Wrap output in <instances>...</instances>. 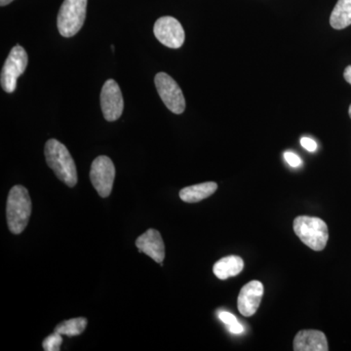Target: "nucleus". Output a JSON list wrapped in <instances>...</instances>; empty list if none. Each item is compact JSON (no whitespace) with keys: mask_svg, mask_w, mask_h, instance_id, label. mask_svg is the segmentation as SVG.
I'll return each mask as SVG.
<instances>
[{"mask_svg":"<svg viewBox=\"0 0 351 351\" xmlns=\"http://www.w3.org/2000/svg\"><path fill=\"white\" fill-rule=\"evenodd\" d=\"M244 262L239 256H228L215 263L213 272L221 280H226L230 277L239 276L243 270Z\"/></svg>","mask_w":351,"mask_h":351,"instance_id":"13","label":"nucleus"},{"mask_svg":"<svg viewBox=\"0 0 351 351\" xmlns=\"http://www.w3.org/2000/svg\"><path fill=\"white\" fill-rule=\"evenodd\" d=\"M115 178V167L112 159L106 156L95 158L90 170V179L101 197L110 196Z\"/></svg>","mask_w":351,"mask_h":351,"instance_id":"7","label":"nucleus"},{"mask_svg":"<svg viewBox=\"0 0 351 351\" xmlns=\"http://www.w3.org/2000/svg\"><path fill=\"white\" fill-rule=\"evenodd\" d=\"M330 24L336 29H343L351 25V0H339L332 9Z\"/></svg>","mask_w":351,"mask_h":351,"instance_id":"15","label":"nucleus"},{"mask_svg":"<svg viewBox=\"0 0 351 351\" xmlns=\"http://www.w3.org/2000/svg\"><path fill=\"white\" fill-rule=\"evenodd\" d=\"M343 77H345L346 82L351 85V66H346Z\"/></svg>","mask_w":351,"mask_h":351,"instance_id":"21","label":"nucleus"},{"mask_svg":"<svg viewBox=\"0 0 351 351\" xmlns=\"http://www.w3.org/2000/svg\"><path fill=\"white\" fill-rule=\"evenodd\" d=\"M101 108L104 117L108 121H117L123 112L124 101L119 85L113 80H108L101 91Z\"/></svg>","mask_w":351,"mask_h":351,"instance_id":"9","label":"nucleus"},{"mask_svg":"<svg viewBox=\"0 0 351 351\" xmlns=\"http://www.w3.org/2000/svg\"><path fill=\"white\" fill-rule=\"evenodd\" d=\"M87 0H64L58 14L57 25L64 38H73L86 18Z\"/></svg>","mask_w":351,"mask_h":351,"instance_id":"4","label":"nucleus"},{"mask_svg":"<svg viewBox=\"0 0 351 351\" xmlns=\"http://www.w3.org/2000/svg\"><path fill=\"white\" fill-rule=\"evenodd\" d=\"M263 295V285L260 281L247 283L240 291L237 306L239 313L246 317H251L257 313Z\"/></svg>","mask_w":351,"mask_h":351,"instance_id":"10","label":"nucleus"},{"mask_svg":"<svg viewBox=\"0 0 351 351\" xmlns=\"http://www.w3.org/2000/svg\"><path fill=\"white\" fill-rule=\"evenodd\" d=\"M154 32L157 40L172 49L182 47L186 39L181 23L170 16L159 18L154 24Z\"/></svg>","mask_w":351,"mask_h":351,"instance_id":"8","label":"nucleus"},{"mask_svg":"<svg viewBox=\"0 0 351 351\" xmlns=\"http://www.w3.org/2000/svg\"><path fill=\"white\" fill-rule=\"evenodd\" d=\"M154 83L161 100L168 110L176 114H181L186 110V100L179 84L165 73H158Z\"/></svg>","mask_w":351,"mask_h":351,"instance_id":"6","label":"nucleus"},{"mask_svg":"<svg viewBox=\"0 0 351 351\" xmlns=\"http://www.w3.org/2000/svg\"><path fill=\"white\" fill-rule=\"evenodd\" d=\"M301 145L307 152H313L317 149V144L313 138L304 137L301 138Z\"/></svg>","mask_w":351,"mask_h":351,"instance_id":"20","label":"nucleus"},{"mask_svg":"<svg viewBox=\"0 0 351 351\" xmlns=\"http://www.w3.org/2000/svg\"><path fill=\"white\" fill-rule=\"evenodd\" d=\"M218 189V184L214 182H202V184H195L182 189L180 191V198L184 202L196 203L209 197L216 193Z\"/></svg>","mask_w":351,"mask_h":351,"instance_id":"14","label":"nucleus"},{"mask_svg":"<svg viewBox=\"0 0 351 351\" xmlns=\"http://www.w3.org/2000/svg\"><path fill=\"white\" fill-rule=\"evenodd\" d=\"M32 214V200L27 189L15 186L9 191L6 204V218L9 230L14 234L24 232Z\"/></svg>","mask_w":351,"mask_h":351,"instance_id":"2","label":"nucleus"},{"mask_svg":"<svg viewBox=\"0 0 351 351\" xmlns=\"http://www.w3.org/2000/svg\"><path fill=\"white\" fill-rule=\"evenodd\" d=\"M136 246L140 253L149 256L159 265L165 258V245H164L162 237L158 230L154 228H149L138 237L136 240Z\"/></svg>","mask_w":351,"mask_h":351,"instance_id":"11","label":"nucleus"},{"mask_svg":"<svg viewBox=\"0 0 351 351\" xmlns=\"http://www.w3.org/2000/svg\"><path fill=\"white\" fill-rule=\"evenodd\" d=\"M14 1V0H0V5L2 7L8 5L11 2Z\"/></svg>","mask_w":351,"mask_h":351,"instance_id":"22","label":"nucleus"},{"mask_svg":"<svg viewBox=\"0 0 351 351\" xmlns=\"http://www.w3.org/2000/svg\"><path fill=\"white\" fill-rule=\"evenodd\" d=\"M295 351H328V341L324 332L318 330H302L295 335L293 343Z\"/></svg>","mask_w":351,"mask_h":351,"instance_id":"12","label":"nucleus"},{"mask_svg":"<svg viewBox=\"0 0 351 351\" xmlns=\"http://www.w3.org/2000/svg\"><path fill=\"white\" fill-rule=\"evenodd\" d=\"M87 323L86 318H73V319L63 321L58 324L54 332L68 337L80 336L86 329Z\"/></svg>","mask_w":351,"mask_h":351,"instance_id":"16","label":"nucleus"},{"mask_svg":"<svg viewBox=\"0 0 351 351\" xmlns=\"http://www.w3.org/2000/svg\"><path fill=\"white\" fill-rule=\"evenodd\" d=\"M46 162L55 173L60 181L69 188H73L77 184V171L73 156L69 154L66 145L55 138L47 141L44 149Z\"/></svg>","mask_w":351,"mask_h":351,"instance_id":"1","label":"nucleus"},{"mask_svg":"<svg viewBox=\"0 0 351 351\" xmlns=\"http://www.w3.org/2000/svg\"><path fill=\"white\" fill-rule=\"evenodd\" d=\"M348 113H350V119H351V105H350V110H348Z\"/></svg>","mask_w":351,"mask_h":351,"instance_id":"23","label":"nucleus"},{"mask_svg":"<svg viewBox=\"0 0 351 351\" xmlns=\"http://www.w3.org/2000/svg\"><path fill=\"white\" fill-rule=\"evenodd\" d=\"M63 335L54 332L44 339L43 343V350L45 351H59L61 350L62 343H63Z\"/></svg>","mask_w":351,"mask_h":351,"instance_id":"18","label":"nucleus"},{"mask_svg":"<svg viewBox=\"0 0 351 351\" xmlns=\"http://www.w3.org/2000/svg\"><path fill=\"white\" fill-rule=\"evenodd\" d=\"M284 158H285L286 162H287L291 167H300L302 164V159L300 158L298 154H294V152H286L285 154H284Z\"/></svg>","mask_w":351,"mask_h":351,"instance_id":"19","label":"nucleus"},{"mask_svg":"<svg viewBox=\"0 0 351 351\" xmlns=\"http://www.w3.org/2000/svg\"><path fill=\"white\" fill-rule=\"evenodd\" d=\"M219 319L225 323L228 327V331L232 334H241L244 331V327L239 322L233 314L228 313V311H219Z\"/></svg>","mask_w":351,"mask_h":351,"instance_id":"17","label":"nucleus"},{"mask_svg":"<svg viewBox=\"0 0 351 351\" xmlns=\"http://www.w3.org/2000/svg\"><path fill=\"white\" fill-rule=\"evenodd\" d=\"M293 228L302 243L314 251L324 250L329 239L327 223L320 218L299 216L293 223Z\"/></svg>","mask_w":351,"mask_h":351,"instance_id":"3","label":"nucleus"},{"mask_svg":"<svg viewBox=\"0 0 351 351\" xmlns=\"http://www.w3.org/2000/svg\"><path fill=\"white\" fill-rule=\"evenodd\" d=\"M29 63L27 52L22 46L16 45L11 49L1 71V87L6 93H13L17 88V80L27 69Z\"/></svg>","mask_w":351,"mask_h":351,"instance_id":"5","label":"nucleus"}]
</instances>
